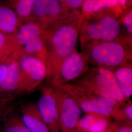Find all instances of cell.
<instances>
[{
  "mask_svg": "<svg viewBox=\"0 0 132 132\" xmlns=\"http://www.w3.org/2000/svg\"><path fill=\"white\" fill-rule=\"evenodd\" d=\"M81 10H74L45 28L42 37L47 55V78L50 82L63 60L76 49L79 39Z\"/></svg>",
  "mask_w": 132,
  "mask_h": 132,
  "instance_id": "obj_1",
  "label": "cell"
},
{
  "mask_svg": "<svg viewBox=\"0 0 132 132\" xmlns=\"http://www.w3.org/2000/svg\"><path fill=\"white\" fill-rule=\"evenodd\" d=\"M132 5V1L123 0L121 4L80 18L79 40L80 47L93 43L112 41L120 35L118 18L123 10Z\"/></svg>",
  "mask_w": 132,
  "mask_h": 132,
  "instance_id": "obj_2",
  "label": "cell"
},
{
  "mask_svg": "<svg viewBox=\"0 0 132 132\" xmlns=\"http://www.w3.org/2000/svg\"><path fill=\"white\" fill-rule=\"evenodd\" d=\"M89 63L95 67L110 70L132 64V39L119 37L104 42L93 43L81 48Z\"/></svg>",
  "mask_w": 132,
  "mask_h": 132,
  "instance_id": "obj_3",
  "label": "cell"
},
{
  "mask_svg": "<svg viewBox=\"0 0 132 132\" xmlns=\"http://www.w3.org/2000/svg\"><path fill=\"white\" fill-rule=\"evenodd\" d=\"M79 86L105 99L116 108L125 101L113 72L108 69L94 67L70 83Z\"/></svg>",
  "mask_w": 132,
  "mask_h": 132,
  "instance_id": "obj_4",
  "label": "cell"
},
{
  "mask_svg": "<svg viewBox=\"0 0 132 132\" xmlns=\"http://www.w3.org/2000/svg\"><path fill=\"white\" fill-rule=\"evenodd\" d=\"M19 52L36 57L47 66V52L42 37V28L38 23L30 21L20 24L14 34Z\"/></svg>",
  "mask_w": 132,
  "mask_h": 132,
  "instance_id": "obj_5",
  "label": "cell"
},
{
  "mask_svg": "<svg viewBox=\"0 0 132 132\" xmlns=\"http://www.w3.org/2000/svg\"><path fill=\"white\" fill-rule=\"evenodd\" d=\"M21 75V93H30L47 77L46 64L37 57L18 52L16 57Z\"/></svg>",
  "mask_w": 132,
  "mask_h": 132,
  "instance_id": "obj_6",
  "label": "cell"
},
{
  "mask_svg": "<svg viewBox=\"0 0 132 132\" xmlns=\"http://www.w3.org/2000/svg\"><path fill=\"white\" fill-rule=\"evenodd\" d=\"M89 62L85 54L76 48L62 62L55 75L47 85L60 88L76 80L89 69Z\"/></svg>",
  "mask_w": 132,
  "mask_h": 132,
  "instance_id": "obj_7",
  "label": "cell"
},
{
  "mask_svg": "<svg viewBox=\"0 0 132 132\" xmlns=\"http://www.w3.org/2000/svg\"><path fill=\"white\" fill-rule=\"evenodd\" d=\"M75 100L82 112L111 117L115 109L113 105L79 86L68 83L62 87Z\"/></svg>",
  "mask_w": 132,
  "mask_h": 132,
  "instance_id": "obj_8",
  "label": "cell"
},
{
  "mask_svg": "<svg viewBox=\"0 0 132 132\" xmlns=\"http://www.w3.org/2000/svg\"><path fill=\"white\" fill-rule=\"evenodd\" d=\"M61 132L76 129L82 111L75 100L63 88H54Z\"/></svg>",
  "mask_w": 132,
  "mask_h": 132,
  "instance_id": "obj_9",
  "label": "cell"
},
{
  "mask_svg": "<svg viewBox=\"0 0 132 132\" xmlns=\"http://www.w3.org/2000/svg\"><path fill=\"white\" fill-rule=\"evenodd\" d=\"M62 3L61 0H35L32 21L44 28L53 24L70 12Z\"/></svg>",
  "mask_w": 132,
  "mask_h": 132,
  "instance_id": "obj_10",
  "label": "cell"
},
{
  "mask_svg": "<svg viewBox=\"0 0 132 132\" xmlns=\"http://www.w3.org/2000/svg\"><path fill=\"white\" fill-rule=\"evenodd\" d=\"M37 105L50 132H61L54 88L42 86Z\"/></svg>",
  "mask_w": 132,
  "mask_h": 132,
  "instance_id": "obj_11",
  "label": "cell"
},
{
  "mask_svg": "<svg viewBox=\"0 0 132 132\" xmlns=\"http://www.w3.org/2000/svg\"><path fill=\"white\" fill-rule=\"evenodd\" d=\"M112 118L97 113H86L80 118L76 129L80 132H110Z\"/></svg>",
  "mask_w": 132,
  "mask_h": 132,
  "instance_id": "obj_12",
  "label": "cell"
},
{
  "mask_svg": "<svg viewBox=\"0 0 132 132\" xmlns=\"http://www.w3.org/2000/svg\"><path fill=\"white\" fill-rule=\"evenodd\" d=\"M21 118L31 132H50L38 109L37 104L29 102L20 108Z\"/></svg>",
  "mask_w": 132,
  "mask_h": 132,
  "instance_id": "obj_13",
  "label": "cell"
},
{
  "mask_svg": "<svg viewBox=\"0 0 132 132\" xmlns=\"http://www.w3.org/2000/svg\"><path fill=\"white\" fill-rule=\"evenodd\" d=\"M16 57L6 64V75L0 82V94L15 96L20 94L21 75Z\"/></svg>",
  "mask_w": 132,
  "mask_h": 132,
  "instance_id": "obj_14",
  "label": "cell"
},
{
  "mask_svg": "<svg viewBox=\"0 0 132 132\" xmlns=\"http://www.w3.org/2000/svg\"><path fill=\"white\" fill-rule=\"evenodd\" d=\"M114 76L125 101L132 94V65L119 66L109 70Z\"/></svg>",
  "mask_w": 132,
  "mask_h": 132,
  "instance_id": "obj_15",
  "label": "cell"
},
{
  "mask_svg": "<svg viewBox=\"0 0 132 132\" xmlns=\"http://www.w3.org/2000/svg\"><path fill=\"white\" fill-rule=\"evenodd\" d=\"M19 26L17 16L10 6L0 4V32L14 35Z\"/></svg>",
  "mask_w": 132,
  "mask_h": 132,
  "instance_id": "obj_16",
  "label": "cell"
},
{
  "mask_svg": "<svg viewBox=\"0 0 132 132\" xmlns=\"http://www.w3.org/2000/svg\"><path fill=\"white\" fill-rule=\"evenodd\" d=\"M123 0H86L81 9V17L121 4Z\"/></svg>",
  "mask_w": 132,
  "mask_h": 132,
  "instance_id": "obj_17",
  "label": "cell"
},
{
  "mask_svg": "<svg viewBox=\"0 0 132 132\" xmlns=\"http://www.w3.org/2000/svg\"><path fill=\"white\" fill-rule=\"evenodd\" d=\"M13 2V10L16 14L19 25L32 21L33 10L35 0H19Z\"/></svg>",
  "mask_w": 132,
  "mask_h": 132,
  "instance_id": "obj_18",
  "label": "cell"
},
{
  "mask_svg": "<svg viewBox=\"0 0 132 132\" xmlns=\"http://www.w3.org/2000/svg\"><path fill=\"white\" fill-rule=\"evenodd\" d=\"M1 132H31L24 124L21 117L11 112L5 119Z\"/></svg>",
  "mask_w": 132,
  "mask_h": 132,
  "instance_id": "obj_19",
  "label": "cell"
},
{
  "mask_svg": "<svg viewBox=\"0 0 132 132\" xmlns=\"http://www.w3.org/2000/svg\"><path fill=\"white\" fill-rule=\"evenodd\" d=\"M120 35L119 37L132 39V6L122 10L118 18Z\"/></svg>",
  "mask_w": 132,
  "mask_h": 132,
  "instance_id": "obj_20",
  "label": "cell"
},
{
  "mask_svg": "<svg viewBox=\"0 0 132 132\" xmlns=\"http://www.w3.org/2000/svg\"><path fill=\"white\" fill-rule=\"evenodd\" d=\"M111 118L113 121L132 123V101H127L120 107L115 109Z\"/></svg>",
  "mask_w": 132,
  "mask_h": 132,
  "instance_id": "obj_21",
  "label": "cell"
},
{
  "mask_svg": "<svg viewBox=\"0 0 132 132\" xmlns=\"http://www.w3.org/2000/svg\"><path fill=\"white\" fill-rule=\"evenodd\" d=\"M14 96L0 94V132L5 119L13 111L12 102L14 100Z\"/></svg>",
  "mask_w": 132,
  "mask_h": 132,
  "instance_id": "obj_22",
  "label": "cell"
},
{
  "mask_svg": "<svg viewBox=\"0 0 132 132\" xmlns=\"http://www.w3.org/2000/svg\"><path fill=\"white\" fill-rule=\"evenodd\" d=\"M0 52H19L14 35L0 32Z\"/></svg>",
  "mask_w": 132,
  "mask_h": 132,
  "instance_id": "obj_23",
  "label": "cell"
},
{
  "mask_svg": "<svg viewBox=\"0 0 132 132\" xmlns=\"http://www.w3.org/2000/svg\"><path fill=\"white\" fill-rule=\"evenodd\" d=\"M111 129L113 132H132V123L112 121Z\"/></svg>",
  "mask_w": 132,
  "mask_h": 132,
  "instance_id": "obj_24",
  "label": "cell"
},
{
  "mask_svg": "<svg viewBox=\"0 0 132 132\" xmlns=\"http://www.w3.org/2000/svg\"><path fill=\"white\" fill-rule=\"evenodd\" d=\"M62 3L67 9L70 11L81 10L84 1L83 0H61Z\"/></svg>",
  "mask_w": 132,
  "mask_h": 132,
  "instance_id": "obj_25",
  "label": "cell"
},
{
  "mask_svg": "<svg viewBox=\"0 0 132 132\" xmlns=\"http://www.w3.org/2000/svg\"><path fill=\"white\" fill-rule=\"evenodd\" d=\"M7 72L6 64H0V82L3 80Z\"/></svg>",
  "mask_w": 132,
  "mask_h": 132,
  "instance_id": "obj_26",
  "label": "cell"
},
{
  "mask_svg": "<svg viewBox=\"0 0 132 132\" xmlns=\"http://www.w3.org/2000/svg\"><path fill=\"white\" fill-rule=\"evenodd\" d=\"M70 132H80L79 131H78L77 130H76V129H75V130H73V131H71Z\"/></svg>",
  "mask_w": 132,
  "mask_h": 132,
  "instance_id": "obj_27",
  "label": "cell"
},
{
  "mask_svg": "<svg viewBox=\"0 0 132 132\" xmlns=\"http://www.w3.org/2000/svg\"><path fill=\"white\" fill-rule=\"evenodd\" d=\"M113 132V131H112V130H111V132Z\"/></svg>",
  "mask_w": 132,
  "mask_h": 132,
  "instance_id": "obj_28",
  "label": "cell"
}]
</instances>
